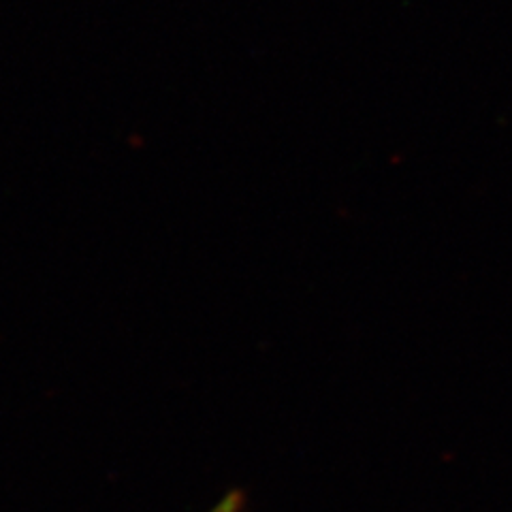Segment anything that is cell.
<instances>
[{"label": "cell", "instance_id": "cell-1", "mask_svg": "<svg viewBox=\"0 0 512 512\" xmlns=\"http://www.w3.org/2000/svg\"><path fill=\"white\" fill-rule=\"evenodd\" d=\"M244 502H246V498H244L242 491H231V493L224 495V498L218 504H214L207 512H242L244 510Z\"/></svg>", "mask_w": 512, "mask_h": 512}]
</instances>
